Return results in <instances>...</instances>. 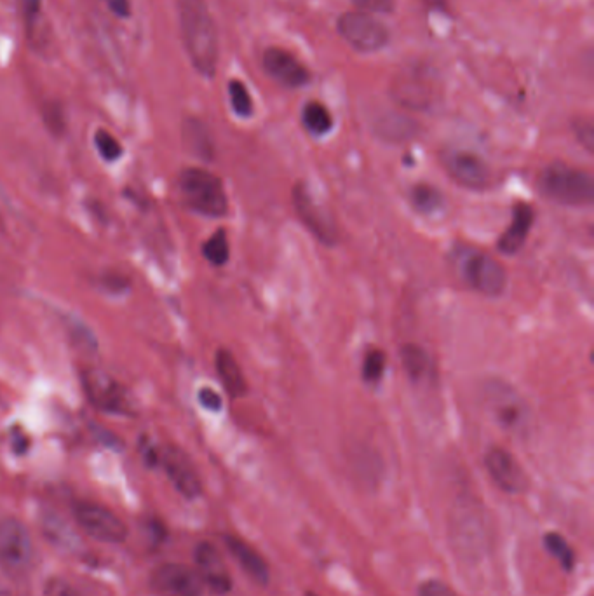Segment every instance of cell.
<instances>
[{
  "label": "cell",
  "mask_w": 594,
  "mask_h": 596,
  "mask_svg": "<svg viewBox=\"0 0 594 596\" xmlns=\"http://www.w3.org/2000/svg\"><path fill=\"white\" fill-rule=\"evenodd\" d=\"M178 20L192 65L204 77H213L218 65V32L206 0H178Z\"/></svg>",
  "instance_id": "6da1fadb"
},
{
  "label": "cell",
  "mask_w": 594,
  "mask_h": 596,
  "mask_svg": "<svg viewBox=\"0 0 594 596\" xmlns=\"http://www.w3.org/2000/svg\"><path fill=\"white\" fill-rule=\"evenodd\" d=\"M178 189L183 203L199 215L220 218L229 211V199L220 178L204 168H187L180 173Z\"/></svg>",
  "instance_id": "7a4b0ae2"
},
{
  "label": "cell",
  "mask_w": 594,
  "mask_h": 596,
  "mask_svg": "<svg viewBox=\"0 0 594 596\" xmlns=\"http://www.w3.org/2000/svg\"><path fill=\"white\" fill-rule=\"evenodd\" d=\"M540 189L549 199L567 206H589L594 201V178L568 164L547 166L540 177Z\"/></svg>",
  "instance_id": "3957f363"
},
{
  "label": "cell",
  "mask_w": 594,
  "mask_h": 596,
  "mask_svg": "<svg viewBox=\"0 0 594 596\" xmlns=\"http://www.w3.org/2000/svg\"><path fill=\"white\" fill-rule=\"evenodd\" d=\"M481 400L488 415L506 431L514 433L528 426L530 407L527 401L504 380H488L481 391Z\"/></svg>",
  "instance_id": "277c9868"
},
{
  "label": "cell",
  "mask_w": 594,
  "mask_h": 596,
  "mask_svg": "<svg viewBox=\"0 0 594 596\" xmlns=\"http://www.w3.org/2000/svg\"><path fill=\"white\" fill-rule=\"evenodd\" d=\"M82 387L89 403L100 412L122 417H133L138 412L128 389L100 368H88L82 372Z\"/></svg>",
  "instance_id": "5b68a950"
},
{
  "label": "cell",
  "mask_w": 594,
  "mask_h": 596,
  "mask_svg": "<svg viewBox=\"0 0 594 596\" xmlns=\"http://www.w3.org/2000/svg\"><path fill=\"white\" fill-rule=\"evenodd\" d=\"M460 276L467 285L486 297H499L506 290V269L483 251L464 248L457 251Z\"/></svg>",
  "instance_id": "8992f818"
},
{
  "label": "cell",
  "mask_w": 594,
  "mask_h": 596,
  "mask_svg": "<svg viewBox=\"0 0 594 596\" xmlns=\"http://www.w3.org/2000/svg\"><path fill=\"white\" fill-rule=\"evenodd\" d=\"M453 548L466 560H478L486 544V525L483 509L469 501L455 508L450 523Z\"/></svg>",
  "instance_id": "52a82bcc"
},
{
  "label": "cell",
  "mask_w": 594,
  "mask_h": 596,
  "mask_svg": "<svg viewBox=\"0 0 594 596\" xmlns=\"http://www.w3.org/2000/svg\"><path fill=\"white\" fill-rule=\"evenodd\" d=\"M35 548L27 527L14 518L0 522V567L9 576L21 577L32 569Z\"/></svg>",
  "instance_id": "ba28073f"
},
{
  "label": "cell",
  "mask_w": 594,
  "mask_h": 596,
  "mask_svg": "<svg viewBox=\"0 0 594 596\" xmlns=\"http://www.w3.org/2000/svg\"><path fill=\"white\" fill-rule=\"evenodd\" d=\"M338 34L361 53H375L389 42V30L373 14L351 11L340 16Z\"/></svg>",
  "instance_id": "9c48e42d"
},
{
  "label": "cell",
  "mask_w": 594,
  "mask_h": 596,
  "mask_svg": "<svg viewBox=\"0 0 594 596\" xmlns=\"http://www.w3.org/2000/svg\"><path fill=\"white\" fill-rule=\"evenodd\" d=\"M75 520L88 536L107 544H119L128 537V527L114 511L95 504L81 502L75 506Z\"/></svg>",
  "instance_id": "30bf717a"
},
{
  "label": "cell",
  "mask_w": 594,
  "mask_h": 596,
  "mask_svg": "<svg viewBox=\"0 0 594 596\" xmlns=\"http://www.w3.org/2000/svg\"><path fill=\"white\" fill-rule=\"evenodd\" d=\"M150 588L159 596H203L204 583L196 569L182 563H164L152 570Z\"/></svg>",
  "instance_id": "8fae6325"
},
{
  "label": "cell",
  "mask_w": 594,
  "mask_h": 596,
  "mask_svg": "<svg viewBox=\"0 0 594 596\" xmlns=\"http://www.w3.org/2000/svg\"><path fill=\"white\" fill-rule=\"evenodd\" d=\"M157 462L161 464L164 473L168 475L173 487L187 499H196L203 494V481L197 473L194 462L190 461L189 455L183 452L182 448L175 445L161 448L157 452Z\"/></svg>",
  "instance_id": "7c38bea8"
},
{
  "label": "cell",
  "mask_w": 594,
  "mask_h": 596,
  "mask_svg": "<svg viewBox=\"0 0 594 596\" xmlns=\"http://www.w3.org/2000/svg\"><path fill=\"white\" fill-rule=\"evenodd\" d=\"M441 163L448 175L466 189H486L492 182V171L488 164L467 150H448L441 156Z\"/></svg>",
  "instance_id": "4fadbf2b"
},
{
  "label": "cell",
  "mask_w": 594,
  "mask_h": 596,
  "mask_svg": "<svg viewBox=\"0 0 594 596\" xmlns=\"http://www.w3.org/2000/svg\"><path fill=\"white\" fill-rule=\"evenodd\" d=\"M485 468L493 483L506 494H523L528 487L527 473L513 455L500 447H493L485 455Z\"/></svg>",
  "instance_id": "5bb4252c"
},
{
  "label": "cell",
  "mask_w": 594,
  "mask_h": 596,
  "mask_svg": "<svg viewBox=\"0 0 594 596\" xmlns=\"http://www.w3.org/2000/svg\"><path fill=\"white\" fill-rule=\"evenodd\" d=\"M293 204L298 217L304 222L305 227L316 236L323 244H335L338 241V229L330 213L314 203L311 194L305 185H297L293 189Z\"/></svg>",
  "instance_id": "9a60e30c"
},
{
  "label": "cell",
  "mask_w": 594,
  "mask_h": 596,
  "mask_svg": "<svg viewBox=\"0 0 594 596\" xmlns=\"http://www.w3.org/2000/svg\"><path fill=\"white\" fill-rule=\"evenodd\" d=\"M262 65L269 77L286 88H302L311 81V72L304 63L284 49H267L262 56Z\"/></svg>",
  "instance_id": "2e32d148"
},
{
  "label": "cell",
  "mask_w": 594,
  "mask_h": 596,
  "mask_svg": "<svg viewBox=\"0 0 594 596\" xmlns=\"http://www.w3.org/2000/svg\"><path fill=\"white\" fill-rule=\"evenodd\" d=\"M196 570L203 579L204 586H208L216 595H225L232 588V577L227 563L223 562L220 551L210 542H201L197 546Z\"/></svg>",
  "instance_id": "e0dca14e"
},
{
  "label": "cell",
  "mask_w": 594,
  "mask_h": 596,
  "mask_svg": "<svg viewBox=\"0 0 594 596\" xmlns=\"http://www.w3.org/2000/svg\"><path fill=\"white\" fill-rule=\"evenodd\" d=\"M534 215L530 204L520 203L514 206L513 222L499 239V250L502 253L514 255L525 246L530 229L534 225Z\"/></svg>",
  "instance_id": "ac0fdd59"
},
{
  "label": "cell",
  "mask_w": 594,
  "mask_h": 596,
  "mask_svg": "<svg viewBox=\"0 0 594 596\" xmlns=\"http://www.w3.org/2000/svg\"><path fill=\"white\" fill-rule=\"evenodd\" d=\"M225 546L230 551V555L236 558V562L241 565V569L255 579L258 584H267L270 579L269 565L264 560V556L258 553L257 549L250 546L248 542L234 536H225Z\"/></svg>",
  "instance_id": "d6986e66"
},
{
  "label": "cell",
  "mask_w": 594,
  "mask_h": 596,
  "mask_svg": "<svg viewBox=\"0 0 594 596\" xmlns=\"http://www.w3.org/2000/svg\"><path fill=\"white\" fill-rule=\"evenodd\" d=\"M216 373L222 380L225 391L232 396V398H241L248 391V384L244 379L243 370L234 358V354L227 351V349H220L215 356Z\"/></svg>",
  "instance_id": "ffe728a7"
},
{
  "label": "cell",
  "mask_w": 594,
  "mask_h": 596,
  "mask_svg": "<svg viewBox=\"0 0 594 596\" xmlns=\"http://www.w3.org/2000/svg\"><path fill=\"white\" fill-rule=\"evenodd\" d=\"M183 140L192 154L211 159L213 157V142L210 133L203 122L189 119L183 124Z\"/></svg>",
  "instance_id": "44dd1931"
},
{
  "label": "cell",
  "mask_w": 594,
  "mask_h": 596,
  "mask_svg": "<svg viewBox=\"0 0 594 596\" xmlns=\"http://www.w3.org/2000/svg\"><path fill=\"white\" fill-rule=\"evenodd\" d=\"M401 361L405 366V372L412 380H420L426 377L431 370V359L426 349L417 344H406L401 347Z\"/></svg>",
  "instance_id": "7402d4cb"
},
{
  "label": "cell",
  "mask_w": 594,
  "mask_h": 596,
  "mask_svg": "<svg viewBox=\"0 0 594 596\" xmlns=\"http://www.w3.org/2000/svg\"><path fill=\"white\" fill-rule=\"evenodd\" d=\"M302 122L305 129L312 135L323 136L330 131L333 126V117L330 110L324 107L323 103L309 102L302 112Z\"/></svg>",
  "instance_id": "603a6c76"
},
{
  "label": "cell",
  "mask_w": 594,
  "mask_h": 596,
  "mask_svg": "<svg viewBox=\"0 0 594 596\" xmlns=\"http://www.w3.org/2000/svg\"><path fill=\"white\" fill-rule=\"evenodd\" d=\"M410 201H412L415 210L429 215L441 206L443 196L436 187H432L429 183H417V185H413L412 192H410Z\"/></svg>",
  "instance_id": "cb8c5ba5"
},
{
  "label": "cell",
  "mask_w": 594,
  "mask_h": 596,
  "mask_svg": "<svg viewBox=\"0 0 594 596\" xmlns=\"http://www.w3.org/2000/svg\"><path fill=\"white\" fill-rule=\"evenodd\" d=\"M203 255L210 264L220 267L229 262L230 258V246L229 238H227V232L216 231L203 246Z\"/></svg>",
  "instance_id": "d4e9b609"
},
{
  "label": "cell",
  "mask_w": 594,
  "mask_h": 596,
  "mask_svg": "<svg viewBox=\"0 0 594 596\" xmlns=\"http://www.w3.org/2000/svg\"><path fill=\"white\" fill-rule=\"evenodd\" d=\"M544 544H546L547 551L561 563L563 569H574V549L570 548V544L565 541V537L558 534V532H549V534H546V537H544Z\"/></svg>",
  "instance_id": "484cf974"
},
{
  "label": "cell",
  "mask_w": 594,
  "mask_h": 596,
  "mask_svg": "<svg viewBox=\"0 0 594 596\" xmlns=\"http://www.w3.org/2000/svg\"><path fill=\"white\" fill-rule=\"evenodd\" d=\"M42 530L46 532L49 541L60 546V548H74L75 536L67 523L61 522L60 518H46L42 522Z\"/></svg>",
  "instance_id": "4316f807"
},
{
  "label": "cell",
  "mask_w": 594,
  "mask_h": 596,
  "mask_svg": "<svg viewBox=\"0 0 594 596\" xmlns=\"http://www.w3.org/2000/svg\"><path fill=\"white\" fill-rule=\"evenodd\" d=\"M230 105L239 117H250L253 114V100L250 91L241 81L229 82Z\"/></svg>",
  "instance_id": "83f0119b"
},
{
  "label": "cell",
  "mask_w": 594,
  "mask_h": 596,
  "mask_svg": "<svg viewBox=\"0 0 594 596\" xmlns=\"http://www.w3.org/2000/svg\"><path fill=\"white\" fill-rule=\"evenodd\" d=\"M385 363H387V358L380 349H370L366 353L365 361H363V377H365L366 382L375 384V382L382 379L385 372Z\"/></svg>",
  "instance_id": "f1b7e54d"
},
{
  "label": "cell",
  "mask_w": 594,
  "mask_h": 596,
  "mask_svg": "<svg viewBox=\"0 0 594 596\" xmlns=\"http://www.w3.org/2000/svg\"><path fill=\"white\" fill-rule=\"evenodd\" d=\"M95 145L98 152H100V156H102L105 161H117V159L122 156L121 143H119V140H117L115 136H112L108 131H105V129L96 131Z\"/></svg>",
  "instance_id": "f546056e"
},
{
  "label": "cell",
  "mask_w": 594,
  "mask_h": 596,
  "mask_svg": "<svg viewBox=\"0 0 594 596\" xmlns=\"http://www.w3.org/2000/svg\"><path fill=\"white\" fill-rule=\"evenodd\" d=\"M44 596H82L74 584L63 577H51L44 584Z\"/></svg>",
  "instance_id": "4dcf8cb0"
},
{
  "label": "cell",
  "mask_w": 594,
  "mask_h": 596,
  "mask_svg": "<svg viewBox=\"0 0 594 596\" xmlns=\"http://www.w3.org/2000/svg\"><path fill=\"white\" fill-rule=\"evenodd\" d=\"M352 4L368 14H391L396 9V0H352Z\"/></svg>",
  "instance_id": "1f68e13d"
},
{
  "label": "cell",
  "mask_w": 594,
  "mask_h": 596,
  "mask_svg": "<svg viewBox=\"0 0 594 596\" xmlns=\"http://www.w3.org/2000/svg\"><path fill=\"white\" fill-rule=\"evenodd\" d=\"M419 596H459L455 591L438 579H429L426 583L420 584Z\"/></svg>",
  "instance_id": "d6a6232c"
},
{
  "label": "cell",
  "mask_w": 594,
  "mask_h": 596,
  "mask_svg": "<svg viewBox=\"0 0 594 596\" xmlns=\"http://www.w3.org/2000/svg\"><path fill=\"white\" fill-rule=\"evenodd\" d=\"M199 403L203 405L206 410L210 412H220L222 410L223 401L218 393H215L210 387H204L199 391Z\"/></svg>",
  "instance_id": "836d02e7"
},
{
  "label": "cell",
  "mask_w": 594,
  "mask_h": 596,
  "mask_svg": "<svg viewBox=\"0 0 594 596\" xmlns=\"http://www.w3.org/2000/svg\"><path fill=\"white\" fill-rule=\"evenodd\" d=\"M44 119H46L49 128L53 129L54 133H61L65 129V119H63L60 107L44 110Z\"/></svg>",
  "instance_id": "e575fe53"
},
{
  "label": "cell",
  "mask_w": 594,
  "mask_h": 596,
  "mask_svg": "<svg viewBox=\"0 0 594 596\" xmlns=\"http://www.w3.org/2000/svg\"><path fill=\"white\" fill-rule=\"evenodd\" d=\"M577 136L586 149L593 150L594 131L591 121L581 122V126H577Z\"/></svg>",
  "instance_id": "d590c367"
},
{
  "label": "cell",
  "mask_w": 594,
  "mask_h": 596,
  "mask_svg": "<svg viewBox=\"0 0 594 596\" xmlns=\"http://www.w3.org/2000/svg\"><path fill=\"white\" fill-rule=\"evenodd\" d=\"M107 6L110 7L112 13L117 14L119 18H128L131 14V6L129 0H105Z\"/></svg>",
  "instance_id": "8d00e7d4"
},
{
  "label": "cell",
  "mask_w": 594,
  "mask_h": 596,
  "mask_svg": "<svg viewBox=\"0 0 594 596\" xmlns=\"http://www.w3.org/2000/svg\"><path fill=\"white\" fill-rule=\"evenodd\" d=\"M23 2V9H25V16L28 20H34L37 14L41 13L42 0H21Z\"/></svg>",
  "instance_id": "74e56055"
},
{
  "label": "cell",
  "mask_w": 594,
  "mask_h": 596,
  "mask_svg": "<svg viewBox=\"0 0 594 596\" xmlns=\"http://www.w3.org/2000/svg\"><path fill=\"white\" fill-rule=\"evenodd\" d=\"M0 596H11V595H9V591H7L6 588H2V586H0Z\"/></svg>",
  "instance_id": "f35d334b"
},
{
  "label": "cell",
  "mask_w": 594,
  "mask_h": 596,
  "mask_svg": "<svg viewBox=\"0 0 594 596\" xmlns=\"http://www.w3.org/2000/svg\"><path fill=\"white\" fill-rule=\"evenodd\" d=\"M305 596H319V595H316V593H305Z\"/></svg>",
  "instance_id": "ab89813d"
}]
</instances>
